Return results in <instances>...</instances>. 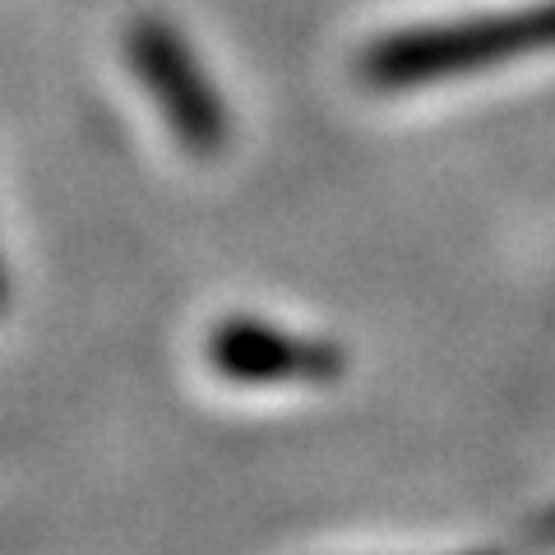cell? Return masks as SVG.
<instances>
[{"label": "cell", "instance_id": "7a4b0ae2", "mask_svg": "<svg viewBox=\"0 0 555 555\" xmlns=\"http://www.w3.org/2000/svg\"><path fill=\"white\" fill-rule=\"evenodd\" d=\"M126 56L144 93L158 102L171 139L190 158H218L232 139V116L181 33L163 20H139L126 38Z\"/></svg>", "mask_w": 555, "mask_h": 555}, {"label": "cell", "instance_id": "6da1fadb", "mask_svg": "<svg viewBox=\"0 0 555 555\" xmlns=\"http://www.w3.org/2000/svg\"><path fill=\"white\" fill-rule=\"evenodd\" d=\"M537 51H555V0L528 10L481 14V20L389 33L361 56V79L371 89L403 93V89H426V83L463 79L473 69H491L518 56H537Z\"/></svg>", "mask_w": 555, "mask_h": 555}, {"label": "cell", "instance_id": "5b68a950", "mask_svg": "<svg viewBox=\"0 0 555 555\" xmlns=\"http://www.w3.org/2000/svg\"><path fill=\"white\" fill-rule=\"evenodd\" d=\"M546 537H555V514H551V524H546Z\"/></svg>", "mask_w": 555, "mask_h": 555}, {"label": "cell", "instance_id": "277c9868", "mask_svg": "<svg viewBox=\"0 0 555 555\" xmlns=\"http://www.w3.org/2000/svg\"><path fill=\"white\" fill-rule=\"evenodd\" d=\"M10 306V273H5V259H0V315H5Z\"/></svg>", "mask_w": 555, "mask_h": 555}, {"label": "cell", "instance_id": "3957f363", "mask_svg": "<svg viewBox=\"0 0 555 555\" xmlns=\"http://www.w3.org/2000/svg\"><path fill=\"white\" fill-rule=\"evenodd\" d=\"M208 371L228 385L246 389H292V385H338L347 371V352L338 343L315 334L259 320V315H228L204 338Z\"/></svg>", "mask_w": 555, "mask_h": 555}]
</instances>
